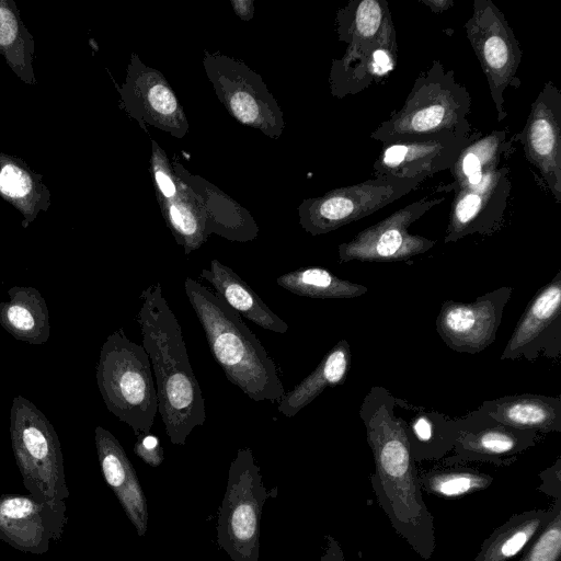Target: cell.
<instances>
[{"label": "cell", "mask_w": 561, "mask_h": 561, "mask_svg": "<svg viewBox=\"0 0 561 561\" xmlns=\"http://www.w3.org/2000/svg\"><path fill=\"white\" fill-rule=\"evenodd\" d=\"M394 398L383 387H373L359 408L375 471L370 483L377 502L396 533L424 561L436 546L433 516L423 499L405 422L396 416Z\"/></svg>", "instance_id": "1"}, {"label": "cell", "mask_w": 561, "mask_h": 561, "mask_svg": "<svg viewBox=\"0 0 561 561\" xmlns=\"http://www.w3.org/2000/svg\"><path fill=\"white\" fill-rule=\"evenodd\" d=\"M136 316L142 347L151 359L158 411L174 445H184L196 426L206 421L205 400L190 364L181 325L158 282L144 289Z\"/></svg>", "instance_id": "2"}, {"label": "cell", "mask_w": 561, "mask_h": 561, "mask_svg": "<svg viewBox=\"0 0 561 561\" xmlns=\"http://www.w3.org/2000/svg\"><path fill=\"white\" fill-rule=\"evenodd\" d=\"M184 288L228 381L254 401L278 403L286 391L276 365L240 314L192 277L185 279Z\"/></svg>", "instance_id": "3"}, {"label": "cell", "mask_w": 561, "mask_h": 561, "mask_svg": "<svg viewBox=\"0 0 561 561\" xmlns=\"http://www.w3.org/2000/svg\"><path fill=\"white\" fill-rule=\"evenodd\" d=\"M339 41L346 45L332 61V95L343 99L378 83L396 69V27L386 0H352L336 12Z\"/></svg>", "instance_id": "4"}, {"label": "cell", "mask_w": 561, "mask_h": 561, "mask_svg": "<svg viewBox=\"0 0 561 561\" xmlns=\"http://www.w3.org/2000/svg\"><path fill=\"white\" fill-rule=\"evenodd\" d=\"M471 95L455 71L446 69L440 60H433L419 73L402 106L392 111L369 137L386 142L440 133L471 135Z\"/></svg>", "instance_id": "5"}, {"label": "cell", "mask_w": 561, "mask_h": 561, "mask_svg": "<svg viewBox=\"0 0 561 561\" xmlns=\"http://www.w3.org/2000/svg\"><path fill=\"white\" fill-rule=\"evenodd\" d=\"M95 377L107 410L129 425L136 436L150 433L158 396L142 345L130 341L123 329L110 334L101 347Z\"/></svg>", "instance_id": "6"}, {"label": "cell", "mask_w": 561, "mask_h": 561, "mask_svg": "<svg viewBox=\"0 0 561 561\" xmlns=\"http://www.w3.org/2000/svg\"><path fill=\"white\" fill-rule=\"evenodd\" d=\"M9 433L23 485L38 499L66 501L70 496L60 440L54 425L28 399L13 398Z\"/></svg>", "instance_id": "7"}, {"label": "cell", "mask_w": 561, "mask_h": 561, "mask_svg": "<svg viewBox=\"0 0 561 561\" xmlns=\"http://www.w3.org/2000/svg\"><path fill=\"white\" fill-rule=\"evenodd\" d=\"M276 493L262 480L250 448H239L231 461L217 519V545L232 561H259L260 522L266 500Z\"/></svg>", "instance_id": "8"}, {"label": "cell", "mask_w": 561, "mask_h": 561, "mask_svg": "<svg viewBox=\"0 0 561 561\" xmlns=\"http://www.w3.org/2000/svg\"><path fill=\"white\" fill-rule=\"evenodd\" d=\"M203 64L217 98L236 121L273 139L283 134V112L259 73L219 51L206 50Z\"/></svg>", "instance_id": "9"}, {"label": "cell", "mask_w": 561, "mask_h": 561, "mask_svg": "<svg viewBox=\"0 0 561 561\" xmlns=\"http://www.w3.org/2000/svg\"><path fill=\"white\" fill-rule=\"evenodd\" d=\"M425 180L375 176L307 198L298 207L299 222L311 236L324 234L360 220L392 204Z\"/></svg>", "instance_id": "10"}, {"label": "cell", "mask_w": 561, "mask_h": 561, "mask_svg": "<svg viewBox=\"0 0 561 561\" xmlns=\"http://www.w3.org/2000/svg\"><path fill=\"white\" fill-rule=\"evenodd\" d=\"M473 53L486 79L497 121L506 118L504 93L518 89L522 49L502 11L491 0H474L472 14L463 25Z\"/></svg>", "instance_id": "11"}, {"label": "cell", "mask_w": 561, "mask_h": 561, "mask_svg": "<svg viewBox=\"0 0 561 561\" xmlns=\"http://www.w3.org/2000/svg\"><path fill=\"white\" fill-rule=\"evenodd\" d=\"M445 197H424L390 214L385 219L359 231L337 248L339 262L407 261L431 250L436 241L409 232V227Z\"/></svg>", "instance_id": "12"}, {"label": "cell", "mask_w": 561, "mask_h": 561, "mask_svg": "<svg viewBox=\"0 0 561 561\" xmlns=\"http://www.w3.org/2000/svg\"><path fill=\"white\" fill-rule=\"evenodd\" d=\"M513 138L556 203H561V92L552 81L543 84L523 129Z\"/></svg>", "instance_id": "13"}, {"label": "cell", "mask_w": 561, "mask_h": 561, "mask_svg": "<svg viewBox=\"0 0 561 561\" xmlns=\"http://www.w3.org/2000/svg\"><path fill=\"white\" fill-rule=\"evenodd\" d=\"M65 501L32 494L0 496V540L23 553L44 554L61 539L68 517Z\"/></svg>", "instance_id": "14"}, {"label": "cell", "mask_w": 561, "mask_h": 561, "mask_svg": "<svg viewBox=\"0 0 561 561\" xmlns=\"http://www.w3.org/2000/svg\"><path fill=\"white\" fill-rule=\"evenodd\" d=\"M124 108L146 130L147 125L183 138L188 121L164 76L133 54L126 80L118 89Z\"/></svg>", "instance_id": "15"}, {"label": "cell", "mask_w": 561, "mask_h": 561, "mask_svg": "<svg viewBox=\"0 0 561 561\" xmlns=\"http://www.w3.org/2000/svg\"><path fill=\"white\" fill-rule=\"evenodd\" d=\"M512 290L503 286L472 302L444 301L436 318L437 333L456 352L477 354L485 350L496 337Z\"/></svg>", "instance_id": "16"}, {"label": "cell", "mask_w": 561, "mask_h": 561, "mask_svg": "<svg viewBox=\"0 0 561 561\" xmlns=\"http://www.w3.org/2000/svg\"><path fill=\"white\" fill-rule=\"evenodd\" d=\"M511 190V169L507 164L488 172L474 186L456 190L444 242H456L470 234L490 236L497 231Z\"/></svg>", "instance_id": "17"}, {"label": "cell", "mask_w": 561, "mask_h": 561, "mask_svg": "<svg viewBox=\"0 0 561 561\" xmlns=\"http://www.w3.org/2000/svg\"><path fill=\"white\" fill-rule=\"evenodd\" d=\"M473 133H440L381 142V150L373 164L374 175L425 180L449 170Z\"/></svg>", "instance_id": "18"}, {"label": "cell", "mask_w": 561, "mask_h": 561, "mask_svg": "<svg viewBox=\"0 0 561 561\" xmlns=\"http://www.w3.org/2000/svg\"><path fill=\"white\" fill-rule=\"evenodd\" d=\"M539 433L501 424L474 411L460 420V432L453 454L443 459L446 466L461 462H488L510 466L517 456L534 447Z\"/></svg>", "instance_id": "19"}, {"label": "cell", "mask_w": 561, "mask_h": 561, "mask_svg": "<svg viewBox=\"0 0 561 561\" xmlns=\"http://www.w3.org/2000/svg\"><path fill=\"white\" fill-rule=\"evenodd\" d=\"M94 442L105 482L114 492L138 536H145L148 528V505L130 460L118 439L104 427H95Z\"/></svg>", "instance_id": "20"}, {"label": "cell", "mask_w": 561, "mask_h": 561, "mask_svg": "<svg viewBox=\"0 0 561 561\" xmlns=\"http://www.w3.org/2000/svg\"><path fill=\"white\" fill-rule=\"evenodd\" d=\"M561 329V272L541 287L528 304L518 320L501 359H515L520 356L536 357L546 342L560 335Z\"/></svg>", "instance_id": "21"}, {"label": "cell", "mask_w": 561, "mask_h": 561, "mask_svg": "<svg viewBox=\"0 0 561 561\" xmlns=\"http://www.w3.org/2000/svg\"><path fill=\"white\" fill-rule=\"evenodd\" d=\"M513 144V135L506 129L474 131L449 169L453 181L436 191L449 193L477 185L488 172L506 164Z\"/></svg>", "instance_id": "22"}, {"label": "cell", "mask_w": 561, "mask_h": 561, "mask_svg": "<svg viewBox=\"0 0 561 561\" xmlns=\"http://www.w3.org/2000/svg\"><path fill=\"white\" fill-rule=\"evenodd\" d=\"M492 420L539 434L561 432V399L531 393L484 401L477 410Z\"/></svg>", "instance_id": "23"}, {"label": "cell", "mask_w": 561, "mask_h": 561, "mask_svg": "<svg viewBox=\"0 0 561 561\" xmlns=\"http://www.w3.org/2000/svg\"><path fill=\"white\" fill-rule=\"evenodd\" d=\"M172 165L174 173L201 195L211 233L238 242L256 238L259 227L247 209L199 176L191 175L178 161Z\"/></svg>", "instance_id": "24"}, {"label": "cell", "mask_w": 561, "mask_h": 561, "mask_svg": "<svg viewBox=\"0 0 561 561\" xmlns=\"http://www.w3.org/2000/svg\"><path fill=\"white\" fill-rule=\"evenodd\" d=\"M199 276L207 280L216 294L237 313L264 330L280 334L288 331V324L270 309L250 285L217 259H213L209 268L202 270Z\"/></svg>", "instance_id": "25"}, {"label": "cell", "mask_w": 561, "mask_h": 561, "mask_svg": "<svg viewBox=\"0 0 561 561\" xmlns=\"http://www.w3.org/2000/svg\"><path fill=\"white\" fill-rule=\"evenodd\" d=\"M0 302V324L15 340L42 345L50 336L49 313L42 294L31 286H13Z\"/></svg>", "instance_id": "26"}, {"label": "cell", "mask_w": 561, "mask_h": 561, "mask_svg": "<svg viewBox=\"0 0 561 561\" xmlns=\"http://www.w3.org/2000/svg\"><path fill=\"white\" fill-rule=\"evenodd\" d=\"M561 499L549 508H533L512 515L483 540L473 561H508L523 552L551 519Z\"/></svg>", "instance_id": "27"}, {"label": "cell", "mask_w": 561, "mask_h": 561, "mask_svg": "<svg viewBox=\"0 0 561 561\" xmlns=\"http://www.w3.org/2000/svg\"><path fill=\"white\" fill-rule=\"evenodd\" d=\"M179 193L169 199H160L162 216L176 243L185 254L199 249L211 234L203 199L182 179Z\"/></svg>", "instance_id": "28"}, {"label": "cell", "mask_w": 561, "mask_h": 561, "mask_svg": "<svg viewBox=\"0 0 561 561\" xmlns=\"http://www.w3.org/2000/svg\"><path fill=\"white\" fill-rule=\"evenodd\" d=\"M351 365V346L340 340L321 359L316 369L293 390L285 392L277 410L287 417L295 416L325 388L344 383Z\"/></svg>", "instance_id": "29"}, {"label": "cell", "mask_w": 561, "mask_h": 561, "mask_svg": "<svg viewBox=\"0 0 561 561\" xmlns=\"http://www.w3.org/2000/svg\"><path fill=\"white\" fill-rule=\"evenodd\" d=\"M0 195L21 211L24 228L50 204V193L42 175L32 172L20 159L3 153H0Z\"/></svg>", "instance_id": "30"}, {"label": "cell", "mask_w": 561, "mask_h": 561, "mask_svg": "<svg viewBox=\"0 0 561 561\" xmlns=\"http://www.w3.org/2000/svg\"><path fill=\"white\" fill-rule=\"evenodd\" d=\"M413 416L405 422V432L410 449L415 462L444 459L457 442L460 432V420L412 409Z\"/></svg>", "instance_id": "31"}, {"label": "cell", "mask_w": 561, "mask_h": 561, "mask_svg": "<svg viewBox=\"0 0 561 561\" xmlns=\"http://www.w3.org/2000/svg\"><path fill=\"white\" fill-rule=\"evenodd\" d=\"M35 42L12 0H0V54L24 82L36 83L33 70Z\"/></svg>", "instance_id": "32"}, {"label": "cell", "mask_w": 561, "mask_h": 561, "mask_svg": "<svg viewBox=\"0 0 561 561\" xmlns=\"http://www.w3.org/2000/svg\"><path fill=\"white\" fill-rule=\"evenodd\" d=\"M276 283L295 295L318 299H351L368 291L366 286L342 279L319 266L285 273L276 278Z\"/></svg>", "instance_id": "33"}, {"label": "cell", "mask_w": 561, "mask_h": 561, "mask_svg": "<svg viewBox=\"0 0 561 561\" xmlns=\"http://www.w3.org/2000/svg\"><path fill=\"white\" fill-rule=\"evenodd\" d=\"M422 490L442 499H457L488 489L493 477L473 468H434L419 473Z\"/></svg>", "instance_id": "34"}, {"label": "cell", "mask_w": 561, "mask_h": 561, "mask_svg": "<svg viewBox=\"0 0 561 561\" xmlns=\"http://www.w3.org/2000/svg\"><path fill=\"white\" fill-rule=\"evenodd\" d=\"M560 558L561 501L558 502L551 519L536 539L524 550L518 561H560Z\"/></svg>", "instance_id": "35"}, {"label": "cell", "mask_w": 561, "mask_h": 561, "mask_svg": "<svg viewBox=\"0 0 561 561\" xmlns=\"http://www.w3.org/2000/svg\"><path fill=\"white\" fill-rule=\"evenodd\" d=\"M151 145L150 169L154 181L157 198L158 201L172 198L181 188V180L174 173L164 150L154 140H151Z\"/></svg>", "instance_id": "36"}, {"label": "cell", "mask_w": 561, "mask_h": 561, "mask_svg": "<svg viewBox=\"0 0 561 561\" xmlns=\"http://www.w3.org/2000/svg\"><path fill=\"white\" fill-rule=\"evenodd\" d=\"M134 453L151 467H158L164 460L163 448L159 438L150 433H142L137 436Z\"/></svg>", "instance_id": "37"}, {"label": "cell", "mask_w": 561, "mask_h": 561, "mask_svg": "<svg viewBox=\"0 0 561 561\" xmlns=\"http://www.w3.org/2000/svg\"><path fill=\"white\" fill-rule=\"evenodd\" d=\"M541 483L537 488L539 492L556 499H561V458L539 473Z\"/></svg>", "instance_id": "38"}, {"label": "cell", "mask_w": 561, "mask_h": 561, "mask_svg": "<svg viewBox=\"0 0 561 561\" xmlns=\"http://www.w3.org/2000/svg\"><path fill=\"white\" fill-rule=\"evenodd\" d=\"M325 546L320 561H346L339 541L332 535H325Z\"/></svg>", "instance_id": "39"}, {"label": "cell", "mask_w": 561, "mask_h": 561, "mask_svg": "<svg viewBox=\"0 0 561 561\" xmlns=\"http://www.w3.org/2000/svg\"><path fill=\"white\" fill-rule=\"evenodd\" d=\"M234 13L244 21H249L253 16L254 7L252 0H231Z\"/></svg>", "instance_id": "40"}, {"label": "cell", "mask_w": 561, "mask_h": 561, "mask_svg": "<svg viewBox=\"0 0 561 561\" xmlns=\"http://www.w3.org/2000/svg\"><path fill=\"white\" fill-rule=\"evenodd\" d=\"M419 2L430 8L434 13L446 11L455 4L454 0H420Z\"/></svg>", "instance_id": "41"}]
</instances>
